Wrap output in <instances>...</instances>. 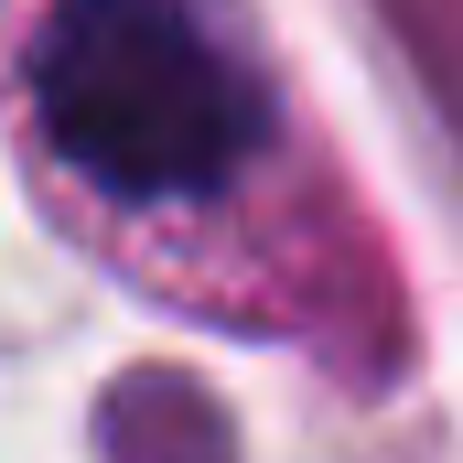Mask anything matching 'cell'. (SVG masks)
<instances>
[{
    "label": "cell",
    "mask_w": 463,
    "mask_h": 463,
    "mask_svg": "<svg viewBox=\"0 0 463 463\" xmlns=\"http://www.w3.org/2000/svg\"><path fill=\"white\" fill-rule=\"evenodd\" d=\"M33 162L98 216H205L269 140V98L205 0H33L0 22Z\"/></svg>",
    "instance_id": "1"
}]
</instances>
